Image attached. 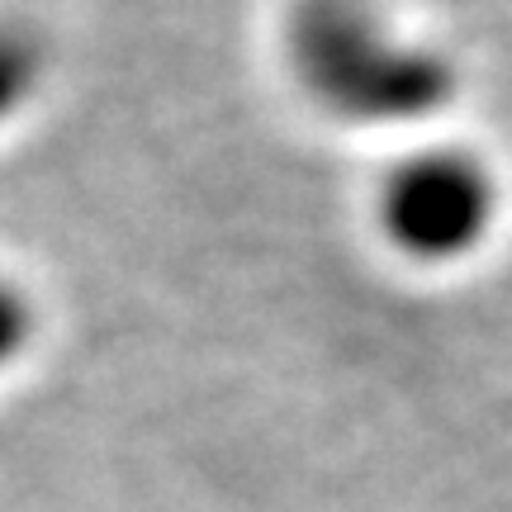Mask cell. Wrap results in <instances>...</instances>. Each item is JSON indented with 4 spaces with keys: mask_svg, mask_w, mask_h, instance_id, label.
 Returning <instances> with one entry per match:
<instances>
[{
    "mask_svg": "<svg viewBox=\"0 0 512 512\" xmlns=\"http://www.w3.org/2000/svg\"><path fill=\"white\" fill-rule=\"evenodd\" d=\"M290 53L313 100L347 124H418L456 95V67L399 38L370 0H304Z\"/></svg>",
    "mask_w": 512,
    "mask_h": 512,
    "instance_id": "1",
    "label": "cell"
},
{
    "mask_svg": "<svg viewBox=\"0 0 512 512\" xmlns=\"http://www.w3.org/2000/svg\"><path fill=\"white\" fill-rule=\"evenodd\" d=\"M498 214L494 176L465 152H418L389 171L380 228L413 261H460L484 242Z\"/></svg>",
    "mask_w": 512,
    "mask_h": 512,
    "instance_id": "2",
    "label": "cell"
},
{
    "mask_svg": "<svg viewBox=\"0 0 512 512\" xmlns=\"http://www.w3.org/2000/svg\"><path fill=\"white\" fill-rule=\"evenodd\" d=\"M43 81V48L24 24L0 19V124H10Z\"/></svg>",
    "mask_w": 512,
    "mask_h": 512,
    "instance_id": "3",
    "label": "cell"
},
{
    "mask_svg": "<svg viewBox=\"0 0 512 512\" xmlns=\"http://www.w3.org/2000/svg\"><path fill=\"white\" fill-rule=\"evenodd\" d=\"M34 304H29V294L15 290L10 280H0V370L15 366L19 356L29 351V342H34Z\"/></svg>",
    "mask_w": 512,
    "mask_h": 512,
    "instance_id": "4",
    "label": "cell"
}]
</instances>
